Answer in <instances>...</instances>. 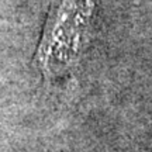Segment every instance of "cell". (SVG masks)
I'll return each mask as SVG.
<instances>
[{"label": "cell", "instance_id": "obj_1", "mask_svg": "<svg viewBox=\"0 0 152 152\" xmlns=\"http://www.w3.org/2000/svg\"><path fill=\"white\" fill-rule=\"evenodd\" d=\"M93 0H61L48 20L37 54L45 76L65 73L77 64L87 39Z\"/></svg>", "mask_w": 152, "mask_h": 152}]
</instances>
